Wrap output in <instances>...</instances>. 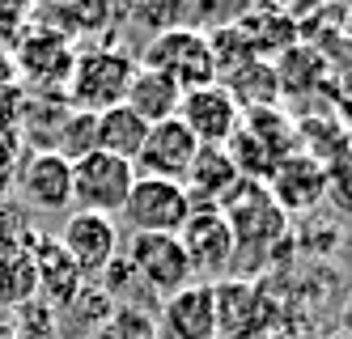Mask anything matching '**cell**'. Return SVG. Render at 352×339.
<instances>
[{"mask_svg":"<svg viewBox=\"0 0 352 339\" xmlns=\"http://www.w3.org/2000/svg\"><path fill=\"white\" fill-rule=\"evenodd\" d=\"M123 259H128L132 276L162 301L195 280L187 254H183L179 233H132L128 246H123Z\"/></svg>","mask_w":352,"mask_h":339,"instance_id":"5b68a950","label":"cell"},{"mask_svg":"<svg viewBox=\"0 0 352 339\" xmlns=\"http://www.w3.org/2000/svg\"><path fill=\"white\" fill-rule=\"evenodd\" d=\"M26 242H30V229L21 225V217L9 212V208H0V259L13 254V250H21Z\"/></svg>","mask_w":352,"mask_h":339,"instance_id":"484cf974","label":"cell"},{"mask_svg":"<svg viewBox=\"0 0 352 339\" xmlns=\"http://www.w3.org/2000/svg\"><path fill=\"white\" fill-rule=\"evenodd\" d=\"M327 98L336 102V115L352 127V64L331 72V94H327Z\"/></svg>","mask_w":352,"mask_h":339,"instance_id":"4316f807","label":"cell"},{"mask_svg":"<svg viewBox=\"0 0 352 339\" xmlns=\"http://www.w3.org/2000/svg\"><path fill=\"white\" fill-rule=\"evenodd\" d=\"M30 5H38V9H52V5H56V0H30Z\"/></svg>","mask_w":352,"mask_h":339,"instance_id":"1f68e13d","label":"cell"},{"mask_svg":"<svg viewBox=\"0 0 352 339\" xmlns=\"http://www.w3.org/2000/svg\"><path fill=\"white\" fill-rule=\"evenodd\" d=\"M115 5H140V0H115Z\"/></svg>","mask_w":352,"mask_h":339,"instance_id":"d6a6232c","label":"cell"},{"mask_svg":"<svg viewBox=\"0 0 352 339\" xmlns=\"http://www.w3.org/2000/svg\"><path fill=\"white\" fill-rule=\"evenodd\" d=\"M340 34H344V43H348V47H352V5H348V9H344V30H340Z\"/></svg>","mask_w":352,"mask_h":339,"instance_id":"4dcf8cb0","label":"cell"},{"mask_svg":"<svg viewBox=\"0 0 352 339\" xmlns=\"http://www.w3.org/2000/svg\"><path fill=\"white\" fill-rule=\"evenodd\" d=\"M242 132L255 140L267 157L280 166L285 157L301 149L297 140V119L285 111V107H259V111H242Z\"/></svg>","mask_w":352,"mask_h":339,"instance_id":"d6986e66","label":"cell"},{"mask_svg":"<svg viewBox=\"0 0 352 339\" xmlns=\"http://www.w3.org/2000/svg\"><path fill=\"white\" fill-rule=\"evenodd\" d=\"M225 221L234 229V246H238V263L246 272H255L267 263V254L289 238V217L276 208V199L267 195L263 182H246L225 199Z\"/></svg>","mask_w":352,"mask_h":339,"instance_id":"7a4b0ae2","label":"cell"},{"mask_svg":"<svg viewBox=\"0 0 352 339\" xmlns=\"http://www.w3.org/2000/svg\"><path fill=\"white\" fill-rule=\"evenodd\" d=\"M13 170H17V140L13 136H0V187L13 182Z\"/></svg>","mask_w":352,"mask_h":339,"instance_id":"f1b7e54d","label":"cell"},{"mask_svg":"<svg viewBox=\"0 0 352 339\" xmlns=\"http://www.w3.org/2000/svg\"><path fill=\"white\" fill-rule=\"evenodd\" d=\"M276 64V81H280V98H306V94H331V60L327 51L310 47V43H293L289 51L272 60Z\"/></svg>","mask_w":352,"mask_h":339,"instance_id":"e0dca14e","label":"cell"},{"mask_svg":"<svg viewBox=\"0 0 352 339\" xmlns=\"http://www.w3.org/2000/svg\"><path fill=\"white\" fill-rule=\"evenodd\" d=\"M30 0H0V39H9V34H21L26 30V21H30Z\"/></svg>","mask_w":352,"mask_h":339,"instance_id":"83f0119b","label":"cell"},{"mask_svg":"<svg viewBox=\"0 0 352 339\" xmlns=\"http://www.w3.org/2000/svg\"><path fill=\"white\" fill-rule=\"evenodd\" d=\"M17 195L34 212H68L72 208V162L56 149H38L17 166Z\"/></svg>","mask_w":352,"mask_h":339,"instance_id":"30bf717a","label":"cell"},{"mask_svg":"<svg viewBox=\"0 0 352 339\" xmlns=\"http://www.w3.org/2000/svg\"><path fill=\"white\" fill-rule=\"evenodd\" d=\"M98 149V115H85V111H64L60 127H56V153L68 162L85 157V153Z\"/></svg>","mask_w":352,"mask_h":339,"instance_id":"cb8c5ba5","label":"cell"},{"mask_svg":"<svg viewBox=\"0 0 352 339\" xmlns=\"http://www.w3.org/2000/svg\"><path fill=\"white\" fill-rule=\"evenodd\" d=\"M327 199H331L344 217H352V153L327 170Z\"/></svg>","mask_w":352,"mask_h":339,"instance_id":"d4e9b609","label":"cell"},{"mask_svg":"<svg viewBox=\"0 0 352 339\" xmlns=\"http://www.w3.org/2000/svg\"><path fill=\"white\" fill-rule=\"evenodd\" d=\"M199 153V140L183 127V119H166L153 123L148 136L140 144V157H136V174L144 178H166V182H183L191 162Z\"/></svg>","mask_w":352,"mask_h":339,"instance_id":"4fadbf2b","label":"cell"},{"mask_svg":"<svg viewBox=\"0 0 352 339\" xmlns=\"http://www.w3.org/2000/svg\"><path fill=\"white\" fill-rule=\"evenodd\" d=\"M183 254L191 263V276L199 280H221L225 272H234L238 263V246H234V229L225 221L221 208H191L187 225L179 229Z\"/></svg>","mask_w":352,"mask_h":339,"instance_id":"8992f818","label":"cell"},{"mask_svg":"<svg viewBox=\"0 0 352 339\" xmlns=\"http://www.w3.org/2000/svg\"><path fill=\"white\" fill-rule=\"evenodd\" d=\"M238 187H242V174L234 170L225 149H199L187 178H183V191H187L191 208H225V199Z\"/></svg>","mask_w":352,"mask_h":339,"instance_id":"2e32d148","label":"cell"},{"mask_svg":"<svg viewBox=\"0 0 352 339\" xmlns=\"http://www.w3.org/2000/svg\"><path fill=\"white\" fill-rule=\"evenodd\" d=\"M263 187H267V195L276 199V208H280L285 217L314 212V208L327 199V166L297 149L293 157H285L280 166L267 174Z\"/></svg>","mask_w":352,"mask_h":339,"instance_id":"7c38bea8","label":"cell"},{"mask_svg":"<svg viewBox=\"0 0 352 339\" xmlns=\"http://www.w3.org/2000/svg\"><path fill=\"white\" fill-rule=\"evenodd\" d=\"M17 68L26 81H34L38 89H56L64 94L68 89V72H72V60H77V47H72L56 25H26L17 39Z\"/></svg>","mask_w":352,"mask_h":339,"instance_id":"9c48e42d","label":"cell"},{"mask_svg":"<svg viewBox=\"0 0 352 339\" xmlns=\"http://www.w3.org/2000/svg\"><path fill=\"white\" fill-rule=\"evenodd\" d=\"M140 68L166 72L183 94L217 85V76H221L217 72V56H212V43H208L204 30H195V25H179V30L153 34V43L144 47V64Z\"/></svg>","mask_w":352,"mask_h":339,"instance_id":"3957f363","label":"cell"},{"mask_svg":"<svg viewBox=\"0 0 352 339\" xmlns=\"http://www.w3.org/2000/svg\"><path fill=\"white\" fill-rule=\"evenodd\" d=\"M30 301H38V276L30 263V250L21 246L0 259V309H21Z\"/></svg>","mask_w":352,"mask_h":339,"instance_id":"603a6c76","label":"cell"},{"mask_svg":"<svg viewBox=\"0 0 352 339\" xmlns=\"http://www.w3.org/2000/svg\"><path fill=\"white\" fill-rule=\"evenodd\" d=\"M340 327L344 331H352V293L344 297V305H340Z\"/></svg>","mask_w":352,"mask_h":339,"instance_id":"f546056e","label":"cell"},{"mask_svg":"<svg viewBox=\"0 0 352 339\" xmlns=\"http://www.w3.org/2000/svg\"><path fill=\"white\" fill-rule=\"evenodd\" d=\"M179 119H183L187 132L199 140V149H225L234 140L238 123H242V111H238V102L230 98L225 85H204V89L183 94Z\"/></svg>","mask_w":352,"mask_h":339,"instance_id":"8fae6325","label":"cell"},{"mask_svg":"<svg viewBox=\"0 0 352 339\" xmlns=\"http://www.w3.org/2000/svg\"><path fill=\"white\" fill-rule=\"evenodd\" d=\"M144 136H148V123L128 107V102L98 115V149H102V153H115V157H123V162L136 166Z\"/></svg>","mask_w":352,"mask_h":339,"instance_id":"7402d4cb","label":"cell"},{"mask_svg":"<svg viewBox=\"0 0 352 339\" xmlns=\"http://www.w3.org/2000/svg\"><path fill=\"white\" fill-rule=\"evenodd\" d=\"M136 187V166L115 157V153L94 149L85 157L72 162V204L81 212H98V217H119Z\"/></svg>","mask_w":352,"mask_h":339,"instance_id":"277c9868","label":"cell"},{"mask_svg":"<svg viewBox=\"0 0 352 339\" xmlns=\"http://www.w3.org/2000/svg\"><path fill=\"white\" fill-rule=\"evenodd\" d=\"M162 327L170 339H221L217 322V293L212 284L191 280L187 289L162 301Z\"/></svg>","mask_w":352,"mask_h":339,"instance_id":"9a60e30c","label":"cell"},{"mask_svg":"<svg viewBox=\"0 0 352 339\" xmlns=\"http://www.w3.org/2000/svg\"><path fill=\"white\" fill-rule=\"evenodd\" d=\"M115 0H56L47 9V25L56 30L77 47L81 39H102L111 25H115Z\"/></svg>","mask_w":352,"mask_h":339,"instance_id":"ac0fdd59","label":"cell"},{"mask_svg":"<svg viewBox=\"0 0 352 339\" xmlns=\"http://www.w3.org/2000/svg\"><path fill=\"white\" fill-rule=\"evenodd\" d=\"M136 72H140V64L123 47H111V43L77 47L64 102L72 111H85V115H102L111 107H123L132 81H136Z\"/></svg>","mask_w":352,"mask_h":339,"instance_id":"6da1fadb","label":"cell"},{"mask_svg":"<svg viewBox=\"0 0 352 339\" xmlns=\"http://www.w3.org/2000/svg\"><path fill=\"white\" fill-rule=\"evenodd\" d=\"M56 238H60L64 254L77 263V272L85 280L102 276L115 259L123 254V233H119V225L111 217L81 212V208H77V212H68V221H64V229L56 233Z\"/></svg>","mask_w":352,"mask_h":339,"instance_id":"ba28073f","label":"cell"},{"mask_svg":"<svg viewBox=\"0 0 352 339\" xmlns=\"http://www.w3.org/2000/svg\"><path fill=\"white\" fill-rule=\"evenodd\" d=\"M30 263H34V276H38V301L52 305V309H68L72 297L85 289V276L77 272V263L64 254L60 238H47V233H30Z\"/></svg>","mask_w":352,"mask_h":339,"instance_id":"5bb4252c","label":"cell"},{"mask_svg":"<svg viewBox=\"0 0 352 339\" xmlns=\"http://www.w3.org/2000/svg\"><path fill=\"white\" fill-rule=\"evenodd\" d=\"M217 85L230 89L238 111H259V107H280V81H276L272 60H246L234 72H225Z\"/></svg>","mask_w":352,"mask_h":339,"instance_id":"ffe728a7","label":"cell"},{"mask_svg":"<svg viewBox=\"0 0 352 339\" xmlns=\"http://www.w3.org/2000/svg\"><path fill=\"white\" fill-rule=\"evenodd\" d=\"M128 107L153 127V123H166V119H179V107H183V89L170 81L166 72L157 68H140L136 81L128 89Z\"/></svg>","mask_w":352,"mask_h":339,"instance_id":"44dd1931","label":"cell"},{"mask_svg":"<svg viewBox=\"0 0 352 339\" xmlns=\"http://www.w3.org/2000/svg\"><path fill=\"white\" fill-rule=\"evenodd\" d=\"M119 217L128 221L132 233H179L191 217V199L183 191V182L136 174V187H132Z\"/></svg>","mask_w":352,"mask_h":339,"instance_id":"52a82bcc","label":"cell"}]
</instances>
